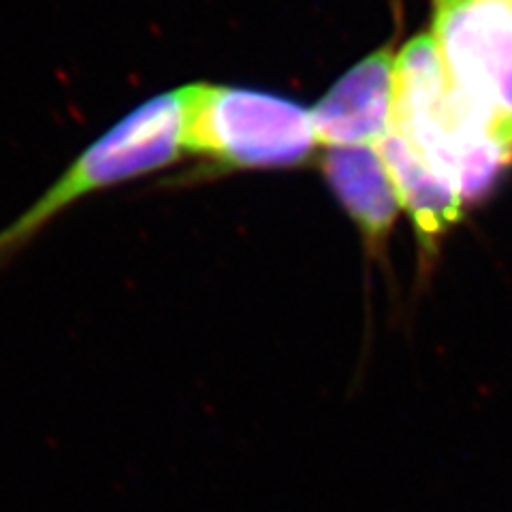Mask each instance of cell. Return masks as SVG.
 <instances>
[{"label": "cell", "mask_w": 512, "mask_h": 512, "mask_svg": "<svg viewBox=\"0 0 512 512\" xmlns=\"http://www.w3.org/2000/svg\"><path fill=\"white\" fill-rule=\"evenodd\" d=\"M182 152H186L184 88L158 94L111 124L71 160L35 203L0 229V269L82 199L169 167Z\"/></svg>", "instance_id": "cell-1"}, {"label": "cell", "mask_w": 512, "mask_h": 512, "mask_svg": "<svg viewBox=\"0 0 512 512\" xmlns=\"http://www.w3.org/2000/svg\"><path fill=\"white\" fill-rule=\"evenodd\" d=\"M186 152L229 167H295L316 146L312 116L263 92L186 86Z\"/></svg>", "instance_id": "cell-2"}, {"label": "cell", "mask_w": 512, "mask_h": 512, "mask_svg": "<svg viewBox=\"0 0 512 512\" xmlns=\"http://www.w3.org/2000/svg\"><path fill=\"white\" fill-rule=\"evenodd\" d=\"M448 84L512 143V0H436Z\"/></svg>", "instance_id": "cell-3"}, {"label": "cell", "mask_w": 512, "mask_h": 512, "mask_svg": "<svg viewBox=\"0 0 512 512\" xmlns=\"http://www.w3.org/2000/svg\"><path fill=\"white\" fill-rule=\"evenodd\" d=\"M395 60L380 50L350 69L312 111L316 141L331 148L372 146L391 133Z\"/></svg>", "instance_id": "cell-4"}, {"label": "cell", "mask_w": 512, "mask_h": 512, "mask_svg": "<svg viewBox=\"0 0 512 512\" xmlns=\"http://www.w3.org/2000/svg\"><path fill=\"white\" fill-rule=\"evenodd\" d=\"M323 171L359 227L365 246L382 256L402 203L380 152L372 146L331 148L323 158Z\"/></svg>", "instance_id": "cell-5"}, {"label": "cell", "mask_w": 512, "mask_h": 512, "mask_svg": "<svg viewBox=\"0 0 512 512\" xmlns=\"http://www.w3.org/2000/svg\"><path fill=\"white\" fill-rule=\"evenodd\" d=\"M378 152L389 169L399 203L412 218L423 261L436 259L444 235L461 218L463 203L457 190L393 131L380 141Z\"/></svg>", "instance_id": "cell-6"}]
</instances>
